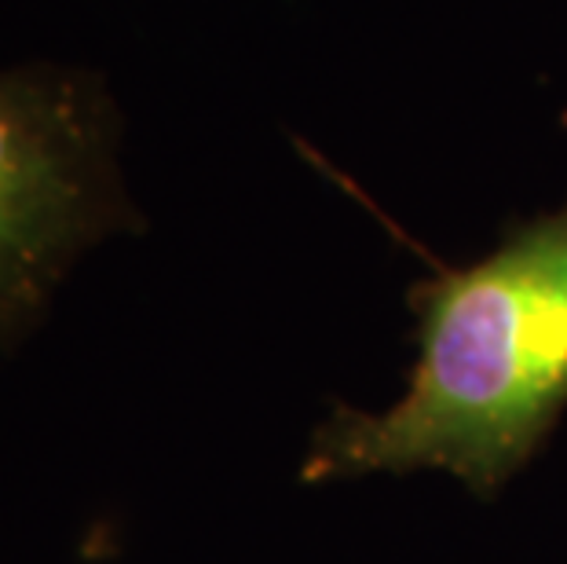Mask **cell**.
I'll use <instances>...</instances> for the list:
<instances>
[{
  "label": "cell",
  "instance_id": "cell-2",
  "mask_svg": "<svg viewBox=\"0 0 567 564\" xmlns=\"http://www.w3.org/2000/svg\"><path fill=\"white\" fill-rule=\"evenodd\" d=\"M128 224L103 81L44 59L0 66V356L41 327L74 264Z\"/></svg>",
  "mask_w": 567,
  "mask_h": 564
},
{
  "label": "cell",
  "instance_id": "cell-1",
  "mask_svg": "<svg viewBox=\"0 0 567 564\" xmlns=\"http://www.w3.org/2000/svg\"><path fill=\"white\" fill-rule=\"evenodd\" d=\"M567 403V209L421 294V348L384 411L337 414L308 480L436 470L491 491Z\"/></svg>",
  "mask_w": 567,
  "mask_h": 564
}]
</instances>
